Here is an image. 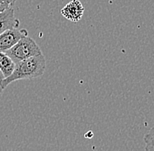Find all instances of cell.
<instances>
[{
  "label": "cell",
  "mask_w": 154,
  "mask_h": 151,
  "mask_svg": "<svg viewBox=\"0 0 154 151\" xmlns=\"http://www.w3.org/2000/svg\"><path fill=\"white\" fill-rule=\"evenodd\" d=\"M144 143H145V151H154V138L145 134L144 137Z\"/></svg>",
  "instance_id": "cell-7"
},
{
  "label": "cell",
  "mask_w": 154,
  "mask_h": 151,
  "mask_svg": "<svg viewBox=\"0 0 154 151\" xmlns=\"http://www.w3.org/2000/svg\"><path fill=\"white\" fill-rule=\"evenodd\" d=\"M1 1H3L4 3L7 4L10 7H12V6L14 5V4L16 3V1H17V0H1Z\"/></svg>",
  "instance_id": "cell-10"
},
{
  "label": "cell",
  "mask_w": 154,
  "mask_h": 151,
  "mask_svg": "<svg viewBox=\"0 0 154 151\" xmlns=\"http://www.w3.org/2000/svg\"><path fill=\"white\" fill-rule=\"evenodd\" d=\"M5 53L12 59L15 64L24 59L42 54L41 50L37 43L29 36L21 38L16 45L7 50Z\"/></svg>",
  "instance_id": "cell-2"
},
{
  "label": "cell",
  "mask_w": 154,
  "mask_h": 151,
  "mask_svg": "<svg viewBox=\"0 0 154 151\" xmlns=\"http://www.w3.org/2000/svg\"><path fill=\"white\" fill-rule=\"evenodd\" d=\"M146 134H148L149 136H151V137L154 138V127H153V128H152L150 129V131L147 133Z\"/></svg>",
  "instance_id": "cell-11"
},
{
  "label": "cell",
  "mask_w": 154,
  "mask_h": 151,
  "mask_svg": "<svg viewBox=\"0 0 154 151\" xmlns=\"http://www.w3.org/2000/svg\"><path fill=\"white\" fill-rule=\"evenodd\" d=\"M26 36H28V32L26 29L18 27L5 31L0 34V52L5 53Z\"/></svg>",
  "instance_id": "cell-3"
},
{
  "label": "cell",
  "mask_w": 154,
  "mask_h": 151,
  "mask_svg": "<svg viewBox=\"0 0 154 151\" xmlns=\"http://www.w3.org/2000/svg\"><path fill=\"white\" fill-rule=\"evenodd\" d=\"M3 80H4V75L1 73V71H0V97H1V95L3 94V91L5 90V88L3 86Z\"/></svg>",
  "instance_id": "cell-8"
},
{
  "label": "cell",
  "mask_w": 154,
  "mask_h": 151,
  "mask_svg": "<svg viewBox=\"0 0 154 151\" xmlns=\"http://www.w3.org/2000/svg\"><path fill=\"white\" fill-rule=\"evenodd\" d=\"M15 67V63L5 53L0 52V71L4 75V79L11 74Z\"/></svg>",
  "instance_id": "cell-6"
},
{
  "label": "cell",
  "mask_w": 154,
  "mask_h": 151,
  "mask_svg": "<svg viewBox=\"0 0 154 151\" xmlns=\"http://www.w3.org/2000/svg\"><path fill=\"white\" fill-rule=\"evenodd\" d=\"M19 26V20L15 17L12 7L0 12V34L6 30L18 28Z\"/></svg>",
  "instance_id": "cell-5"
},
{
  "label": "cell",
  "mask_w": 154,
  "mask_h": 151,
  "mask_svg": "<svg viewBox=\"0 0 154 151\" xmlns=\"http://www.w3.org/2000/svg\"><path fill=\"white\" fill-rule=\"evenodd\" d=\"M8 8H10L9 5H8L7 4H5V3H4L3 1L0 0V12L3 11H5V10L8 9Z\"/></svg>",
  "instance_id": "cell-9"
},
{
  "label": "cell",
  "mask_w": 154,
  "mask_h": 151,
  "mask_svg": "<svg viewBox=\"0 0 154 151\" xmlns=\"http://www.w3.org/2000/svg\"><path fill=\"white\" fill-rule=\"evenodd\" d=\"M93 135H94V134H93V132L92 131H88V132H87L86 134H85V137L86 138H92L93 137Z\"/></svg>",
  "instance_id": "cell-12"
},
{
  "label": "cell",
  "mask_w": 154,
  "mask_h": 151,
  "mask_svg": "<svg viewBox=\"0 0 154 151\" xmlns=\"http://www.w3.org/2000/svg\"><path fill=\"white\" fill-rule=\"evenodd\" d=\"M84 7L79 0H72L60 10V14L71 22H78L82 18Z\"/></svg>",
  "instance_id": "cell-4"
},
{
  "label": "cell",
  "mask_w": 154,
  "mask_h": 151,
  "mask_svg": "<svg viewBox=\"0 0 154 151\" xmlns=\"http://www.w3.org/2000/svg\"><path fill=\"white\" fill-rule=\"evenodd\" d=\"M46 69V59L43 54L29 58L15 64L11 74L3 80V86H6L20 80H32L43 75Z\"/></svg>",
  "instance_id": "cell-1"
}]
</instances>
